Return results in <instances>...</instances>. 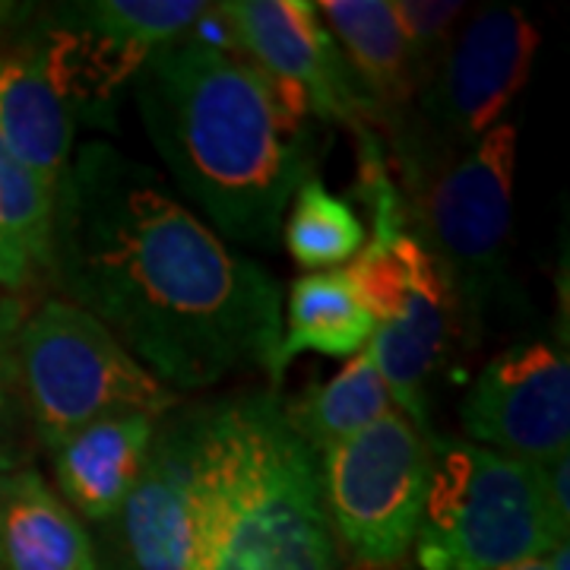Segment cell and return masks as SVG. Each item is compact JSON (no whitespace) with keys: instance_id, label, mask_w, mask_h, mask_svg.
I'll use <instances>...</instances> for the list:
<instances>
[{"instance_id":"obj_1","label":"cell","mask_w":570,"mask_h":570,"mask_svg":"<svg viewBox=\"0 0 570 570\" xmlns=\"http://www.w3.org/2000/svg\"><path fill=\"white\" fill-rule=\"evenodd\" d=\"M51 276L63 302L178 396L242 371L273 374L285 302L276 276L111 142L70 156L55 194Z\"/></svg>"},{"instance_id":"obj_2","label":"cell","mask_w":570,"mask_h":570,"mask_svg":"<svg viewBox=\"0 0 570 570\" xmlns=\"http://www.w3.org/2000/svg\"><path fill=\"white\" fill-rule=\"evenodd\" d=\"M130 89L187 206L228 247L276 250L292 194L317 175V130L305 111L197 32L159 48Z\"/></svg>"},{"instance_id":"obj_3","label":"cell","mask_w":570,"mask_h":570,"mask_svg":"<svg viewBox=\"0 0 570 570\" xmlns=\"http://www.w3.org/2000/svg\"><path fill=\"white\" fill-rule=\"evenodd\" d=\"M194 570H340L317 453L276 390L200 406Z\"/></svg>"},{"instance_id":"obj_4","label":"cell","mask_w":570,"mask_h":570,"mask_svg":"<svg viewBox=\"0 0 570 570\" xmlns=\"http://www.w3.org/2000/svg\"><path fill=\"white\" fill-rule=\"evenodd\" d=\"M358 140L355 194L371 216L362 254L346 266L355 292L374 317L367 352L387 384L393 406L428 431V396L456 346L460 307L444 269L412 235L393 178L387 146L377 130Z\"/></svg>"},{"instance_id":"obj_5","label":"cell","mask_w":570,"mask_h":570,"mask_svg":"<svg viewBox=\"0 0 570 570\" xmlns=\"http://www.w3.org/2000/svg\"><path fill=\"white\" fill-rule=\"evenodd\" d=\"M431 475L419 532V570H501L546 558L568 542L542 466L431 434Z\"/></svg>"},{"instance_id":"obj_6","label":"cell","mask_w":570,"mask_h":570,"mask_svg":"<svg viewBox=\"0 0 570 570\" xmlns=\"http://www.w3.org/2000/svg\"><path fill=\"white\" fill-rule=\"evenodd\" d=\"M517 124H498L448 163L400 178L412 235L444 269L469 340L510 295Z\"/></svg>"},{"instance_id":"obj_7","label":"cell","mask_w":570,"mask_h":570,"mask_svg":"<svg viewBox=\"0 0 570 570\" xmlns=\"http://www.w3.org/2000/svg\"><path fill=\"white\" fill-rule=\"evenodd\" d=\"M539 45L535 22L517 3H485L469 13L412 111L384 137L393 178L448 163L508 121Z\"/></svg>"},{"instance_id":"obj_8","label":"cell","mask_w":570,"mask_h":570,"mask_svg":"<svg viewBox=\"0 0 570 570\" xmlns=\"http://www.w3.org/2000/svg\"><path fill=\"white\" fill-rule=\"evenodd\" d=\"M17 365L32 438L51 450L108 415L163 419L181 396L153 377L127 348L77 305L45 298L17 333Z\"/></svg>"},{"instance_id":"obj_9","label":"cell","mask_w":570,"mask_h":570,"mask_svg":"<svg viewBox=\"0 0 570 570\" xmlns=\"http://www.w3.org/2000/svg\"><path fill=\"white\" fill-rule=\"evenodd\" d=\"M431 434L400 409L317 456L324 508L340 551L393 568L415 546L431 475Z\"/></svg>"},{"instance_id":"obj_10","label":"cell","mask_w":570,"mask_h":570,"mask_svg":"<svg viewBox=\"0 0 570 570\" xmlns=\"http://www.w3.org/2000/svg\"><path fill=\"white\" fill-rule=\"evenodd\" d=\"M213 17L250 67L273 80L311 121L340 124L352 134L381 121L352 77L336 39L307 0H223Z\"/></svg>"},{"instance_id":"obj_11","label":"cell","mask_w":570,"mask_h":570,"mask_svg":"<svg viewBox=\"0 0 570 570\" xmlns=\"http://www.w3.org/2000/svg\"><path fill=\"white\" fill-rule=\"evenodd\" d=\"M460 425L472 444L523 463L568 456V346L530 340L491 355L460 403Z\"/></svg>"},{"instance_id":"obj_12","label":"cell","mask_w":570,"mask_h":570,"mask_svg":"<svg viewBox=\"0 0 570 570\" xmlns=\"http://www.w3.org/2000/svg\"><path fill=\"white\" fill-rule=\"evenodd\" d=\"M200 406L159 419L140 479L111 523H118L124 570H194Z\"/></svg>"},{"instance_id":"obj_13","label":"cell","mask_w":570,"mask_h":570,"mask_svg":"<svg viewBox=\"0 0 570 570\" xmlns=\"http://www.w3.org/2000/svg\"><path fill=\"white\" fill-rule=\"evenodd\" d=\"M159 419L142 412L108 415L73 431L51 450L55 491L82 520L111 523L140 479Z\"/></svg>"},{"instance_id":"obj_14","label":"cell","mask_w":570,"mask_h":570,"mask_svg":"<svg viewBox=\"0 0 570 570\" xmlns=\"http://www.w3.org/2000/svg\"><path fill=\"white\" fill-rule=\"evenodd\" d=\"M314 7L367 102L374 105L381 137H387L422 92V77L390 0H324Z\"/></svg>"},{"instance_id":"obj_15","label":"cell","mask_w":570,"mask_h":570,"mask_svg":"<svg viewBox=\"0 0 570 570\" xmlns=\"http://www.w3.org/2000/svg\"><path fill=\"white\" fill-rule=\"evenodd\" d=\"M0 570H102L92 535L39 469L0 472Z\"/></svg>"},{"instance_id":"obj_16","label":"cell","mask_w":570,"mask_h":570,"mask_svg":"<svg viewBox=\"0 0 570 570\" xmlns=\"http://www.w3.org/2000/svg\"><path fill=\"white\" fill-rule=\"evenodd\" d=\"M0 137L29 171L58 190L73 156V118L39 51L22 36L0 48Z\"/></svg>"},{"instance_id":"obj_17","label":"cell","mask_w":570,"mask_h":570,"mask_svg":"<svg viewBox=\"0 0 570 570\" xmlns=\"http://www.w3.org/2000/svg\"><path fill=\"white\" fill-rule=\"evenodd\" d=\"M371 333L374 317L362 305L346 266L298 276L283 302V336L269 384L279 387L285 367L307 352L348 362L371 343Z\"/></svg>"},{"instance_id":"obj_18","label":"cell","mask_w":570,"mask_h":570,"mask_svg":"<svg viewBox=\"0 0 570 570\" xmlns=\"http://www.w3.org/2000/svg\"><path fill=\"white\" fill-rule=\"evenodd\" d=\"M55 194L0 137V292L26 298L55 264Z\"/></svg>"},{"instance_id":"obj_19","label":"cell","mask_w":570,"mask_h":570,"mask_svg":"<svg viewBox=\"0 0 570 570\" xmlns=\"http://www.w3.org/2000/svg\"><path fill=\"white\" fill-rule=\"evenodd\" d=\"M393 409V396L367 346L352 355L340 374L307 387L295 403H285L288 422L298 428V434L317 456L381 422Z\"/></svg>"},{"instance_id":"obj_20","label":"cell","mask_w":570,"mask_h":570,"mask_svg":"<svg viewBox=\"0 0 570 570\" xmlns=\"http://www.w3.org/2000/svg\"><path fill=\"white\" fill-rule=\"evenodd\" d=\"M365 242L367 228L358 209L326 190L317 175L292 194L279 245H285L295 264L305 266V273H324L352 264Z\"/></svg>"},{"instance_id":"obj_21","label":"cell","mask_w":570,"mask_h":570,"mask_svg":"<svg viewBox=\"0 0 570 570\" xmlns=\"http://www.w3.org/2000/svg\"><path fill=\"white\" fill-rule=\"evenodd\" d=\"M29 314L26 298L0 295V472L29 466L32 425L26 415L17 365V333Z\"/></svg>"},{"instance_id":"obj_22","label":"cell","mask_w":570,"mask_h":570,"mask_svg":"<svg viewBox=\"0 0 570 570\" xmlns=\"http://www.w3.org/2000/svg\"><path fill=\"white\" fill-rule=\"evenodd\" d=\"M390 7L403 29V39L425 89L434 70L444 61L450 41L456 39L460 26L466 20V7L453 0H390Z\"/></svg>"},{"instance_id":"obj_23","label":"cell","mask_w":570,"mask_h":570,"mask_svg":"<svg viewBox=\"0 0 570 570\" xmlns=\"http://www.w3.org/2000/svg\"><path fill=\"white\" fill-rule=\"evenodd\" d=\"M32 13V7H22V3H10V0H0V39H7L26 17Z\"/></svg>"},{"instance_id":"obj_24","label":"cell","mask_w":570,"mask_h":570,"mask_svg":"<svg viewBox=\"0 0 570 570\" xmlns=\"http://www.w3.org/2000/svg\"><path fill=\"white\" fill-rule=\"evenodd\" d=\"M501 570H554V568H551L549 554H546V558H532V561H523V564H513V568H501Z\"/></svg>"},{"instance_id":"obj_25","label":"cell","mask_w":570,"mask_h":570,"mask_svg":"<svg viewBox=\"0 0 570 570\" xmlns=\"http://www.w3.org/2000/svg\"><path fill=\"white\" fill-rule=\"evenodd\" d=\"M0 295H3V292H0Z\"/></svg>"}]
</instances>
